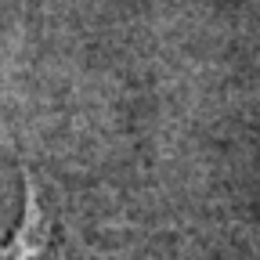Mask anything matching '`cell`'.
<instances>
[{
    "mask_svg": "<svg viewBox=\"0 0 260 260\" xmlns=\"http://www.w3.org/2000/svg\"><path fill=\"white\" fill-rule=\"evenodd\" d=\"M0 260H69L58 242L54 220L44 210L40 188L25 174V199H22V217L15 224V232L0 242Z\"/></svg>",
    "mask_w": 260,
    "mask_h": 260,
    "instance_id": "6da1fadb",
    "label": "cell"
}]
</instances>
